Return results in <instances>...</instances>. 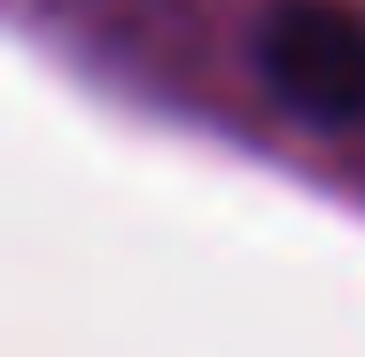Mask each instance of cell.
<instances>
[{"label": "cell", "mask_w": 365, "mask_h": 357, "mask_svg": "<svg viewBox=\"0 0 365 357\" xmlns=\"http://www.w3.org/2000/svg\"><path fill=\"white\" fill-rule=\"evenodd\" d=\"M249 71L264 101L311 133L365 125V0H264Z\"/></svg>", "instance_id": "cell-1"}]
</instances>
